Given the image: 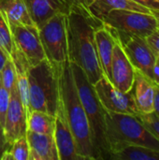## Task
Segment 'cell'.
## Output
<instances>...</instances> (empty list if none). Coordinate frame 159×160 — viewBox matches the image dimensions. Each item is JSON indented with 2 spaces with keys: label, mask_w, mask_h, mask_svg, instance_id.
<instances>
[{
  "label": "cell",
  "mask_w": 159,
  "mask_h": 160,
  "mask_svg": "<svg viewBox=\"0 0 159 160\" xmlns=\"http://www.w3.org/2000/svg\"><path fill=\"white\" fill-rule=\"evenodd\" d=\"M102 22L78 7L70 8L67 15L68 62L80 67L93 85L104 76L95 40V31Z\"/></svg>",
  "instance_id": "6da1fadb"
},
{
  "label": "cell",
  "mask_w": 159,
  "mask_h": 160,
  "mask_svg": "<svg viewBox=\"0 0 159 160\" xmlns=\"http://www.w3.org/2000/svg\"><path fill=\"white\" fill-rule=\"evenodd\" d=\"M56 72L58 75L59 98L74 136L78 154L83 160H95L89 122L78 93L70 63L67 62Z\"/></svg>",
  "instance_id": "7a4b0ae2"
},
{
  "label": "cell",
  "mask_w": 159,
  "mask_h": 160,
  "mask_svg": "<svg viewBox=\"0 0 159 160\" xmlns=\"http://www.w3.org/2000/svg\"><path fill=\"white\" fill-rule=\"evenodd\" d=\"M78 93L85 111L94 149L95 160L109 159V144L106 138V110L100 103L94 85L89 82L83 70L77 65L70 64Z\"/></svg>",
  "instance_id": "3957f363"
},
{
  "label": "cell",
  "mask_w": 159,
  "mask_h": 160,
  "mask_svg": "<svg viewBox=\"0 0 159 160\" xmlns=\"http://www.w3.org/2000/svg\"><path fill=\"white\" fill-rule=\"evenodd\" d=\"M105 119L109 150L122 144H136L159 151L157 138L138 116L106 112Z\"/></svg>",
  "instance_id": "277c9868"
},
{
  "label": "cell",
  "mask_w": 159,
  "mask_h": 160,
  "mask_svg": "<svg viewBox=\"0 0 159 160\" xmlns=\"http://www.w3.org/2000/svg\"><path fill=\"white\" fill-rule=\"evenodd\" d=\"M31 111H41L55 116L59 101L58 75L52 66L42 60L28 70Z\"/></svg>",
  "instance_id": "5b68a950"
},
{
  "label": "cell",
  "mask_w": 159,
  "mask_h": 160,
  "mask_svg": "<svg viewBox=\"0 0 159 160\" xmlns=\"http://www.w3.org/2000/svg\"><path fill=\"white\" fill-rule=\"evenodd\" d=\"M67 15L57 13L38 27L45 57L55 71L68 62Z\"/></svg>",
  "instance_id": "8992f818"
},
{
  "label": "cell",
  "mask_w": 159,
  "mask_h": 160,
  "mask_svg": "<svg viewBox=\"0 0 159 160\" xmlns=\"http://www.w3.org/2000/svg\"><path fill=\"white\" fill-rule=\"evenodd\" d=\"M102 22L117 32L146 38L157 26L153 13H144L127 9L110 11Z\"/></svg>",
  "instance_id": "52a82bcc"
},
{
  "label": "cell",
  "mask_w": 159,
  "mask_h": 160,
  "mask_svg": "<svg viewBox=\"0 0 159 160\" xmlns=\"http://www.w3.org/2000/svg\"><path fill=\"white\" fill-rule=\"evenodd\" d=\"M97 96L107 112L138 116L140 111L136 105L132 90L124 93L117 89L104 75L94 84Z\"/></svg>",
  "instance_id": "ba28073f"
},
{
  "label": "cell",
  "mask_w": 159,
  "mask_h": 160,
  "mask_svg": "<svg viewBox=\"0 0 159 160\" xmlns=\"http://www.w3.org/2000/svg\"><path fill=\"white\" fill-rule=\"evenodd\" d=\"M114 32L134 68L153 82V68L157 54L147 43L146 38L115 30Z\"/></svg>",
  "instance_id": "9c48e42d"
},
{
  "label": "cell",
  "mask_w": 159,
  "mask_h": 160,
  "mask_svg": "<svg viewBox=\"0 0 159 160\" xmlns=\"http://www.w3.org/2000/svg\"><path fill=\"white\" fill-rule=\"evenodd\" d=\"M15 50L27 61L30 67L46 59L37 25H19L10 27Z\"/></svg>",
  "instance_id": "30bf717a"
},
{
  "label": "cell",
  "mask_w": 159,
  "mask_h": 160,
  "mask_svg": "<svg viewBox=\"0 0 159 160\" xmlns=\"http://www.w3.org/2000/svg\"><path fill=\"white\" fill-rule=\"evenodd\" d=\"M3 130L8 145L17 139L25 136L27 131V113L21 100L17 87H14L10 91V99Z\"/></svg>",
  "instance_id": "8fae6325"
},
{
  "label": "cell",
  "mask_w": 159,
  "mask_h": 160,
  "mask_svg": "<svg viewBox=\"0 0 159 160\" xmlns=\"http://www.w3.org/2000/svg\"><path fill=\"white\" fill-rule=\"evenodd\" d=\"M53 136L59 160H83L78 154L76 142L68 126L60 98L55 112V127Z\"/></svg>",
  "instance_id": "7c38bea8"
},
{
  "label": "cell",
  "mask_w": 159,
  "mask_h": 160,
  "mask_svg": "<svg viewBox=\"0 0 159 160\" xmlns=\"http://www.w3.org/2000/svg\"><path fill=\"white\" fill-rule=\"evenodd\" d=\"M134 79L135 68L116 36L111 66V82L117 89L124 93H127L133 88Z\"/></svg>",
  "instance_id": "4fadbf2b"
},
{
  "label": "cell",
  "mask_w": 159,
  "mask_h": 160,
  "mask_svg": "<svg viewBox=\"0 0 159 160\" xmlns=\"http://www.w3.org/2000/svg\"><path fill=\"white\" fill-rule=\"evenodd\" d=\"M95 40L101 68L104 75L111 81V66L116 40L114 30L102 22L95 31Z\"/></svg>",
  "instance_id": "5bb4252c"
},
{
  "label": "cell",
  "mask_w": 159,
  "mask_h": 160,
  "mask_svg": "<svg viewBox=\"0 0 159 160\" xmlns=\"http://www.w3.org/2000/svg\"><path fill=\"white\" fill-rule=\"evenodd\" d=\"M29 160H59L53 135L26 131Z\"/></svg>",
  "instance_id": "9a60e30c"
},
{
  "label": "cell",
  "mask_w": 159,
  "mask_h": 160,
  "mask_svg": "<svg viewBox=\"0 0 159 160\" xmlns=\"http://www.w3.org/2000/svg\"><path fill=\"white\" fill-rule=\"evenodd\" d=\"M30 16L37 27L57 13L67 14L70 7L65 0H24Z\"/></svg>",
  "instance_id": "2e32d148"
},
{
  "label": "cell",
  "mask_w": 159,
  "mask_h": 160,
  "mask_svg": "<svg viewBox=\"0 0 159 160\" xmlns=\"http://www.w3.org/2000/svg\"><path fill=\"white\" fill-rule=\"evenodd\" d=\"M136 105L140 112H153L155 83L142 73L135 69V79L132 88Z\"/></svg>",
  "instance_id": "e0dca14e"
},
{
  "label": "cell",
  "mask_w": 159,
  "mask_h": 160,
  "mask_svg": "<svg viewBox=\"0 0 159 160\" xmlns=\"http://www.w3.org/2000/svg\"><path fill=\"white\" fill-rule=\"evenodd\" d=\"M127 9L144 13H153V10L132 0H89L88 10L97 19H102L112 10Z\"/></svg>",
  "instance_id": "ac0fdd59"
},
{
  "label": "cell",
  "mask_w": 159,
  "mask_h": 160,
  "mask_svg": "<svg viewBox=\"0 0 159 160\" xmlns=\"http://www.w3.org/2000/svg\"><path fill=\"white\" fill-rule=\"evenodd\" d=\"M0 11L7 20L9 27L36 25L24 0H0Z\"/></svg>",
  "instance_id": "d6986e66"
},
{
  "label": "cell",
  "mask_w": 159,
  "mask_h": 160,
  "mask_svg": "<svg viewBox=\"0 0 159 160\" xmlns=\"http://www.w3.org/2000/svg\"><path fill=\"white\" fill-rule=\"evenodd\" d=\"M13 61L15 72H16V87L19 92L21 100L25 108L27 116L31 112L30 102H29V80L28 70L30 66L28 65L25 58L18 51H14L10 56Z\"/></svg>",
  "instance_id": "ffe728a7"
},
{
  "label": "cell",
  "mask_w": 159,
  "mask_h": 160,
  "mask_svg": "<svg viewBox=\"0 0 159 160\" xmlns=\"http://www.w3.org/2000/svg\"><path fill=\"white\" fill-rule=\"evenodd\" d=\"M112 160H159V151L142 145L122 144L110 150Z\"/></svg>",
  "instance_id": "44dd1931"
},
{
  "label": "cell",
  "mask_w": 159,
  "mask_h": 160,
  "mask_svg": "<svg viewBox=\"0 0 159 160\" xmlns=\"http://www.w3.org/2000/svg\"><path fill=\"white\" fill-rule=\"evenodd\" d=\"M55 116L41 111H31L27 116V130L39 134L53 135Z\"/></svg>",
  "instance_id": "7402d4cb"
},
{
  "label": "cell",
  "mask_w": 159,
  "mask_h": 160,
  "mask_svg": "<svg viewBox=\"0 0 159 160\" xmlns=\"http://www.w3.org/2000/svg\"><path fill=\"white\" fill-rule=\"evenodd\" d=\"M1 160H29V146L26 136L14 141L3 154Z\"/></svg>",
  "instance_id": "603a6c76"
},
{
  "label": "cell",
  "mask_w": 159,
  "mask_h": 160,
  "mask_svg": "<svg viewBox=\"0 0 159 160\" xmlns=\"http://www.w3.org/2000/svg\"><path fill=\"white\" fill-rule=\"evenodd\" d=\"M0 46L9 57L13 54L15 51V46L13 43L10 27L1 11H0Z\"/></svg>",
  "instance_id": "cb8c5ba5"
},
{
  "label": "cell",
  "mask_w": 159,
  "mask_h": 160,
  "mask_svg": "<svg viewBox=\"0 0 159 160\" xmlns=\"http://www.w3.org/2000/svg\"><path fill=\"white\" fill-rule=\"evenodd\" d=\"M0 77L3 85L10 92L14 87H16V72L13 61L10 57L5 63L3 68L0 71Z\"/></svg>",
  "instance_id": "d4e9b609"
},
{
  "label": "cell",
  "mask_w": 159,
  "mask_h": 160,
  "mask_svg": "<svg viewBox=\"0 0 159 160\" xmlns=\"http://www.w3.org/2000/svg\"><path fill=\"white\" fill-rule=\"evenodd\" d=\"M138 117L146 126V128L157 138L159 141V117L153 112L148 113L140 112Z\"/></svg>",
  "instance_id": "484cf974"
},
{
  "label": "cell",
  "mask_w": 159,
  "mask_h": 160,
  "mask_svg": "<svg viewBox=\"0 0 159 160\" xmlns=\"http://www.w3.org/2000/svg\"><path fill=\"white\" fill-rule=\"evenodd\" d=\"M10 99V92L3 85L0 77V124L3 127Z\"/></svg>",
  "instance_id": "4316f807"
},
{
  "label": "cell",
  "mask_w": 159,
  "mask_h": 160,
  "mask_svg": "<svg viewBox=\"0 0 159 160\" xmlns=\"http://www.w3.org/2000/svg\"><path fill=\"white\" fill-rule=\"evenodd\" d=\"M146 41L156 54H159V26H157L147 38Z\"/></svg>",
  "instance_id": "83f0119b"
},
{
  "label": "cell",
  "mask_w": 159,
  "mask_h": 160,
  "mask_svg": "<svg viewBox=\"0 0 159 160\" xmlns=\"http://www.w3.org/2000/svg\"><path fill=\"white\" fill-rule=\"evenodd\" d=\"M132 1L150 8L151 10H159V3L155 0H132Z\"/></svg>",
  "instance_id": "f1b7e54d"
},
{
  "label": "cell",
  "mask_w": 159,
  "mask_h": 160,
  "mask_svg": "<svg viewBox=\"0 0 159 160\" xmlns=\"http://www.w3.org/2000/svg\"><path fill=\"white\" fill-rule=\"evenodd\" d=\"M8 143L6 141L5 135H4V130H3V127L0 124V160L3 156V154L7 150L8 148Z\"/></svg>",
  "instance_id": "f546056e"
},
{
  "label": "cell",
  "mask_w": 159,
  "mask_h": 160,
  "mask_svg": "<svg viewBox=\"0 0 159 160\" xmlns=\"http://www.w3.org/2000/svg\"><path fill=\"white\" fill-rule=\"evenodd\" d=\"M67 5L72 8V7H78V8H85L88 9V3L89 0H65Z\"/></svg>",
  "instance_id": "4dcf8cb0"
},
{
  "label": "cell",
  "mask_w": 159,
  "mask_h": 160,
  "mask_svg": "<svg viewBox=\"0 0 159 160\" xmlns=\"http://www.w3.org/2000/svg\"><path fill=\"white\" fill-rule=\"evenodd\" d=\"M153 110L154 112L159 117V85L156 83H155V97H154Z\"/></svg>",
  "instance_id": "1f68e13d"
},
{
  "label": "cell",
  "mask_w": 159,
  "mask_h": 160,
  "mask_svg": "<svg viewBox=\"0 0 159 160\" xmlns=\"http://www.w3.org/2000/svg\"><path fill=\"white\" fill-rule=\"evenodd\" d=\"M153 82L154 83L159 85V54H157L153 68Z\"/></svg>",
  "instance_id": "d6a6232c"
},
{
  "label": "cell",
  "mask_w": 159,
  "mask_h": 160,
  "mask_svg": "<svg viewBox=\"0 0 159 160\" xmlns=\"http://www.w3.org/2000/svg\"><path fill=\"white\" fill-rule=\"evenodd\" d=\"M8 55L6 53V52L1 48V46H0V71H1V69L3 68V67H4V65H5V63L7 62V60L8 59Z\"/></svg>",
  "instance_id": "836d02e7"
},
{
  "label": "cell",
  "mask_w": 159,
  "mask_h": 160,
  "mask_svg": "<svg viewBox=\"0 0 159 160\" xmlns=\"http://www.w3.org/2000/svg\"><path fill=\"white\" fill-rule=\"evenodd\" d=\"M153 15L156 17V19L157 21V24L159 26V10H153Z\"/></svg>",
  "instance_id": "e575fe53"
},
{
  "label": "cell",
  "mask_w": 159,
  "mask_h": 160,
  "mask_svg": "<svg viewBox=\"0 0 159 160\" xmlns=\"http://www.w3.org/2000/svg\"><path fill=\"white\" fill-rule=\"evenodd\" d=\"M155 1H157V3H159V0H155Z\"/></svg>",
  "instance_id": "d590c367"
}]
</instances>
